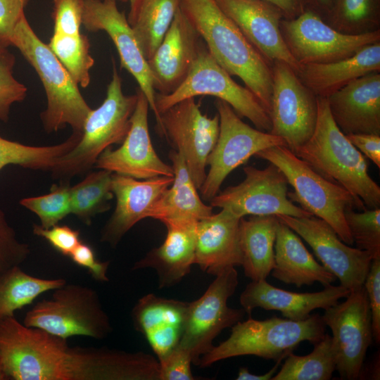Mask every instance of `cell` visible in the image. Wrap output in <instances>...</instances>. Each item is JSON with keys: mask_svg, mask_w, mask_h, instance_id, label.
Segmentation results:
<instances>
[{"mask_svg": "<svg viewBox=\"0 0 380 380\" xmlns=\"http://www.w3.org/2000/svg\"><path fill=\"white\" fill-rule=\"evenodd\" d=\"M0 367L8 380H160L152 355L71 347L67 339L26 327L15 316L0 322Z\"/></svg>", "mask_w": 380, "mask_h": 380, "instance_id": "6da1fadb", "label": "cell"}, {"mask_svg": "<svg viewBox=\"0 0 380 380\" xmlns=\"http://www.w3.org/2000/svg\"><path fill=\"white\" fill-rule=\"evenodd\" d=\"M180 7L215 61L239 77L269 113L272 69L215 0H181Z\"/></svg>", "mask_w": 380, "mask_h": 380, "instance_id": "7a4b0ae2", "label": "cell"}, {"mask_svg": "<svg viewBox=\"0 0 380 380\" xmlns=\"http://www.w3.org/2000/svg\"><path fill=\"white\" fill-rule=\"evenodd\" d=\"M293 153L323 177L346 189L367 208L380 207V187L369 175L365 156L334 122L327 98L318 97L313 134Z\"/></svg>", "mask_w": 380, "mask_h": 380, "instance_id": "3957f363", "label": "cell"}, {"mask_svg": "<svg viewBox=\"0 0 380 380\" xmlns=\"http://www.w3.org/2000/svg\"><path fill=\"white\" fill-rule=\"evenodd\" d=\"M11 46L16 47L34 69L44 86L47 106L41 113L47 133L70 125L82 132L92 110L82 96L77 84L55 54L35 34L24 15L15 28Z\"/></svg>", "mask_w": 380, "mask_h": 380, "instance_id": "277c9868", "label": "cell"}, {"mask_svg": "<svg viewBox=\"0 0 380 380\" xmlns=\"http://www.w3.org/2000/svg\"><path fill=\"white\" fill-rule=\"evenodd\" d=\"M325 334V324L319 314L302 321L277 317L257 320L249 317L232 326L228 338L202 355L197 366L207 367L216 362L241 355L284 360L301 342L306 341L315 345Z\"/></svg>", "mask_w": 380, "mask_h": 380, "instance_id": "5b68a950", "label": "cell"}, {"mask_svg": "<svg viewBox=\"0 0 380 380\" xmlns=\"http://www.w3.org/2000/svg\"><path fill=\"white\" fill-rule=\"evenodd\" d=\"M255 156L274 164L283 172L294 190L288 192L292 201L327 222L345 243L353 244L345 213L349 209H366L362 202L341 186L323 177L285 146L263 149Z\"/></svg>", "mask_w": 380, "mask_h": 380, "instance_id": "8992f818", "label": "cell"}, {"mask_svg": "<svg viewBox=\"0 0 380 380\" xmlns=\"http://www.w3.org/2000/svg\"><path fill=\"white\" fill-rule=\"evenodd\" d=\"M137 99V93L124 94L122 80L113 65L103 102L89 113L77 145L61 157L51 170L53 178L69 181L87 172L104 150L113 144H121L130 128Z\"/></svg>", "mask_w": 380, "mask_h": 380, "instance_id": "52a82bcc", "label": "cell"}, {"mask_svg": "<svg viewBox=\"0 0 380 380\" xmlns=\"http://www.w3.org/2000/svg\"><path fill=\"white\" fill-rule=\"evenodd\" d=\"M51 292L50 298L26 312L24 325L65 339L83 336L101 340L112 332L110 318L94 289L65 283Z\"/></svg>", "mask_w": 380, "mask_h": 380, "instance_id": "ba28073f", "label": "cell"}, {"mask_svg": "<svg viewBox=\"0 0 380 380\" xmlns=\"http://www.w3.org/2000/svg\"><path fill=\"white\" fill-rule=\"evenodd\" d=\"M201 95L213 96L225 101L240 117L248 119L255 128L270 132V118L260 101L248 88L232 78L213 57L203 41L182 84L169 94H156V110L160 115L179 101Z\"/></svg>", "mask_w": 380, "mask_h": 380, "instance_id": "9c48e42d", "label": "cell"}, {"mask_svg": "<svg viewBox=\"0 0 380 380\" xmlns=\"http://www.w3.org/2000/svg\"><path fill=\"white\" fill-rule=\"evenodd\" d=\"M215 106L220 120L219 136L208 156L209 169L199 189L203 199L208 201L218 194L226 177L251 156L270 147L286 146L281 137L245 123L225 101L217 99Z\"/></svg>", "mask_w": 380, "mask_h": 380, "instance_id": "30bf717a", "label": "cell"}, {"mask_svg": "<svg viewBox=\"0 0 380 380\" xmlns=\"http://www.w3.org/2000/svg\"><path fill=\"white\" fill-rule=\"evenodd\" d=\"M280 30L290 53L300 65L345 59L365 46L380 42V30L360 34L342 33L309 8L295 18H283Z\"/></svg>", "mask_w": 380, "mask_h": 380, "instance_id": "8fae6325", "label": "cell"}, {"mask_svg": "<svg viewBox=\"0 0 380 380\" xmlns=\"http://www.w3.org/2000/svg\"><path fill=\"white\" fill-rule=\"evenodd\" d=\"M235 267H229L215 275L204 293L189 303L184 329L179 346L191 355L197 366L200 357L214 346L213 342L222 331L243 318V309L227 305L228 299L238 286Z\"/></svg>", "mask_w": 380, "mask_h": 380, "instance_id": "7c38bea8", "label": "cell"}, {"mask_svg": "<svg viewBox=\"0 0 380 380\" xmlns=\"http://www.w3.org/2000/svg\"><path fill=\"white\" fill-rule=\"evenodd\" d=\"M272 69L270 133L283 139L286 147L293 152L313 134L317 120L318 96L287 63L275 61Z\"/></svg>", "mask_w": 380, "mask_h": 380, "instance_id": "4fadbf2b", "label": "cell"}, {"mask_svg": "<svg viewBox=\"0 0 380 380\" xmlns=\"http://www.w3.org/2000/svg\"><path fill=\"white\" fill-rule=\"evenodd\" d=\"M243 170L244 179L219 191L210 201V205L227 209L240 218L246 215H312L289 198L288 180L274 164L269 163L263 169L249 165Z\"/></svg>", "mask_w": 380, "mask_h": 380, "instance_id": "5bb4252c", "label": "cell"}, {"mask_svg": "<svg viewBox=\"0 0 380 380\" xmlns=\"http://www.w3.org/2000/svg\"><path fill=\"white\" fill-rule=\"evenodd\" d=\"M346 300L327 309L322 315L330 328L336 369L341 379L360 378L372 329L369 301L364 286L350 291Z\"/></svg>", "mask_w": 380, "mask_h": 380, "instance_id": "9a60e30c", "label": "cell"}, {"mask_svg": "<svg viewBox=\"0 0 380 380\" xmlns=\"http://www.w3.org/2000/svg\"><path fill=\"white\" fill-rule=\"evenodd\" d=\"M160 118L159 132L182 155L199 189L205 179L208 156L219 136L218 114L213 118L203 114L195 97H190L167 108Z\"/></svg>", "mask_w": 380, "mask_h": 380, "instance_id": "2e32d148", "label": "cell"}, {"mask_svg": "<svg viewBox=\"0 0 380 380\" xmlns=\"http://www.w3.org/2000/svg\"><path fill=\"white\" fill-rule=\"evenodd\" d=\"M311 247L322 265L349 291L363 286L372 255L345 243L324 220L311 215H276Z\"/></svg>", "mask_w": 380, "mask_h": 380, "instance_id": "e0dca14e", "label": "cell"}, {"mask_svg": "<svg viewBox=\"0 0 380 380\" xmlns=\"http://www.w3.org/2000/svg\"><path fill=\"white\" fill-rule=\"evenodd\" d=\"M138 99L131 117L129 132L115 150L107 148L98 157L94 167L137 179L156 177H174L172 165L163 162L156 153L148 131L149 103L138 88Z\"/></svg>", "mask_w": 380, "mask_h": 380, "instance_id": "ac0fdd59", "label": "cell"}, {"mask_svg": "<svg viewBox=\"0 0 380 380\" xmlns=\"http://www.w3.org/2000/svg\"><path fill=\"white\" fill-rule=\"evenodd\" d=\"M82 25L89 32L105 31L118 52L122 67L136 80L156 117V91L148 62L144 58L124 12L119 11L116 0H84Z\"/></svg>", "mask_w": 380, "mask_h": 380, "instance_id": "d6986e66", "label": "cell"}, {"mask_svg": "<svg viewBox=\"0 0 380 380\" xmlns=\"http://www.w3.org/2000/svg\"><path fill=\"white\" fill-rule=\"evenodd\" d=\"M203 42L181 7L158 47L147 61L156 93L169 94L185 80Z\"/></svg>", "mask_w": 380, "mask_h": 380, "instance_id": "ffe728a7", "label": "cell"}, {"mask_svg": "<svg viewBox=\"0 0 380 380\" xmlns=\"http://www.w3.org/2000/svg\"><path fill=\"white\" fill-rule=\"evenodd\" d=\"M251 44L271 65L287 63L298 73L300 65L285 44L280 30L282 12L265 0H215Z\"/></svg>", "mask_w": 380, "mask_h": 380, "instance_id": "44dd1931", "label": "cell"}, {"mask_svg": "<svg viewBox=\"0 0 380 380\" xmlns=\"http://www.w3.org/2000/svg\"><path fill=\"white\" fill-rule=\"evenodd\" d=\"M172 181L173 177L137 179L113 173L112 191L116 198V205L101 230V241L113 247L116 246L132 227L148 217L151 209Z\"/></svg>", "mask_w": 380, "mask_h": 380, "instance_id": "7402d4cb", "label": "cell"}, {"mask_svg": "<svg viewBox=\"0 0 380 380\" xmlns=\"http://www.w3.org/2000/svg\"><path fill=\"white\" fill-rule=\"evenodd\" d=\"M327 99L334 122L345 135H380L379 72L354 80Z\"/></svg>", "mask_w": 380, "mask_h": 380, "instance_id": "603a6c76", "label": "cell"}, {"mask_svg": "<svg viewBox=\"0 0 380 380\" xmlns=\"http://www.w3.org/2000/svg\"><path fill=\"white\" fill-rule=\"evenodd\" d=\"M189 303L148 293L132 308L134 327L145 337L158 360L179 345Z\"/></svg>", "mask_w": 380, "mask_h": 380, "instance_id": "cb8c5ba5", "label": "cell"}, {"mask_svg": "<svg viewBox=\"0 0 380 380\" xmlns=\"http://www.w3.org/2000/svg\"><path fill=\"white\" fill-rule=\"evenodd\" d=\"M350 292L341 285L325 286L318 292H291L275 287L264 279L250 282L241 293L239 300L249 316L253 310L260 308L279 311L289 319L302 321L308 318L314 310H325L334 305Z\"/></svg>", "mask_w": 380, "mask_h": 380, "instance_id": "d4e9b609", "label": "cell"}, {"mask_svg": "<svg viewBox=\"0 0 380 380\" xmlns=\"http://www.w3.org/2000/svg\"><path fill=\"white\" fill-rule=\"evenodd\" d=\"M240 217L227 209L197 222L194 265L217 275L229 267L241 265L239 228Z\"/></svg>", "mask_w": 380, "mask_h": 380, "instance_id": "484cf974", "label": "cell"}, {"mask_svg": "<svg viewBox=\"0 0 380 380\" xmlns=\"http://www.w3.org/2000/svg\"><path fill=\"white\" fill-rule=\"evenodd\" d=\"M197 222L172 219L163 220L161 222L167 229L163 243L136 262L132 270H154L160 288H169L180 282L194 265Z\"/></svg>", "mask_w": 380, "mask_h": 380, "instance_id": "4316f807", "label": "cell"}, {"mask_svg": "<svg viewBox=\"0 0 380 380\" xmlns=\"http://www.w3.org/2000/svg\"><path fill=\"white\" fill-rule=\"evenodd\" d=\"M274 251L272 275L285 284L300 287L319 282L325 287L336 279L315 259L299 236L281 220L277 228Z\"/></svg>", "mask_w": 380, "mask_h": 380, "instance_id": "83f0119b", "label": "cell"}, {"mask_svg": "<svg viewBox=\"0 0 380 380\" xmlns=\"http://www.w3.org/2000/svg\"><path fill=\"white\" fill-rule=\"evenodd\" d=\"M380 71V42L365 46L354 55L328 63L300 65V80L318 97L327 98L354 80Z\"/></svg>", "mask_w": 380, "mask_h": 380, "instance_id": "f1b7e54d", "label": "cell"}, {"mask_svg": "<svg viewBox=\"0 0 380 380\" xmlns=\"http://www.w3.org/2000/svg\"><path fill=\"white\" fill-rule=\"evenodd\" d=\"M174 172L173 181L148 213V217L199 221L213 213V207L203 202L198 194L182 155L176 150L169 153Z\"/></svg>", "mask_w": 380, "mask_h": 380, "instance_id": "f546056e", "label": "cell"}, {"mask_svg": "<svg viewBox=\"0 0 380 380\" xmlns=\"http://www.w3.org/2000/svg\"><path fill=\"white\" fill-rule=\"evenodd\" d=\"M276 215L240 219L239 228L241 265L251 281L266 279L274 267V246L279 223Z\"/></svg>", "mask_w": 380, "mask_h": 380, "instance_id": "4dcf8cb0", "label": "cell"}, {"mask_svg": "<svg viewBox=\"0 0 380 380\" xmlns=\"http://www.w3.org/2000/svg\"><path fill=\"white\" fill-rule=\"evenodd\" d=\"M180 4L181 0H138L129 8L127 21L146 61L160 44Z\"/></svg>", "mask_w": 380, "mask_h": 380, "instance_id": "1f68e13d", "label": "cell"}, {"mask_svg": "<svg viewBox=\"0 0 380 380\" xmlns=\"http://www.w3.org/2000/svg\"><path fill=\"white\" fill-rule=\"evenodd\" d=\"M66 283L65 279H43L15 266L0 276V322L14 317L16 310L28 305L40 295Z\"/></svg>", "mask_w": 380, "mask_h": 380, "instance_id": "d6a6232c", "label": "cell"}, {"mask_svg": "<svg viewBox=\"0 0 380 380\" xmlns=\"http://www.w3.org/2000/svg\"><path fill=\"white\" fill-rule=\"evenodd\" d=\"M81 132H74L63 142L44 146L25 145L0 137V170L8 165L50 171L58 159L79 142Z\"/></svg>", "mask_w": 380, "mask_h": 380, "instance_id": "836d02e7", "label": "cell"}, {"mask_svg": "<svg viewBox=\"0 0 380 380\" xmlns=\"http://www.w3.org/2000/svg\"><path fill=\"white\" fill-rule=\"evenodd\" d=\"M335 369L331 336L325 334L310 353L300 356L291 353L287 355L281 369L271 380H329Z\"/></svg>", "mask_w": 380, "mask_h": 380, "instance_id": "e575fe53", "label": "cell"}, {"mask_svg": "<svg viewBox=\"0 0 380 380\" xmlns=\"http://www.w3.org/2000/svg\"><path fill=\"white\" fill-rule=\"evenodd\" d=\"M112 172L99 169L91 172L79 183L70 186L71 213L89 225L96 215L108 210L112 191Z\"/></svg>", "mask_w": 380, "mask_h": 380, "instance_id": "d590c367", "label": "cell"}, {"mask_svg": "<svg viewBox=\"0 0 380 380\" xmlns=\"http://www.w3.org/2000/svg\"><path fill=\"white\" fill-rule=\"evenodd\" d=\"M322 18L337 31L348 34L380 30V0H332Z\"/></svg>", "mask_w": 380, "mask_h": 380, "instance_id": "8d00e7d4", "label": "cell"}, {"mask_svg": "<svg viewBox=\"0 0 380 380\" xmlns=\"http://www.w3.org/2000/svg\"><path fill=\"white\" fill-rule=\"evenodd\" d=\"M48 46L75 83L87 87L90 83L89 70L94 63L87 36L53 32Z\"/></svg>", "mask_w": 380, "mask_h": 380, "instance_id": "74e56055", "label": "cell"}, {"mask_svg": "<svg viewBox=\"0 0 380 380\" xmlns=\"http://www.w3.org/2000/svg\"><path fill=\"white\" fill-rule=\"evenodd\" d=\"M70 189L69 181H61L51 186L49 194L25 198L19 203L39 217L42 227L50 228L71 213Z\"/></svg>", "mask_w": 380, "mask_h": 380, "instance_id": "f35d334b", "label": "cell"}, {"mask_svg": "<svg viewBox=\"0 0 380 380\" xmlns=\"http://www.w3.org/2000/svg\"><path fill=\"white\" fill-rule=\"evenodd\" d=\"M345 218L356 248L368 251L374 258L380 257V208L359 212L349 209Z\"/></svg>", "mask_w": 380, "mask_h": 380, "instance_id": "ab89813d", "label": "cell"}, {"mask_svg": "<svg viewBox=\"0 0 380 380\" xmlns=\"http://www.w3.org/2000/svg\"><path fill=\"white\" fill-rule=\"evenodd\" d=\"M15 56L8 47L0 46V121L6 122L12 104L23 101L27 87L13 76Z\"/></svg>", "mask_w": 380, "mask_h": 380, "instance_id": "60d3db41", "label": "cell"}, {"mask_svg": "<svg viewBox=\"0 0 380 380\" xmlns=\"http://www.w3.org/2000/svg\"><path fill=\"white\" fill-rule=\"evenodd\" d=\"M30 254L28 244L18 239L0 208V276L13 267L20 266Z\"/></svg>", "mask_w": 380, "mask_h": 380, "instance_id": "b9f144b4", "label": "cell"}, {"mask_svg": "<svg viewBox=\"0 0 380 380\" xmlns=\"http://www.w3.org/2000/svg\"><path fill=\"white\" fill-rule=\"evenodd\" d=\"M84 6V0H53V32L80 34Z\"/></svg>", "mask_w": 380, "mask_h": 380, "instance_id": "7bdbcfd3", "label": "cell"}, {"mask_svg": "<svg viewBox=\"0 0 380 380\" xmlns=\"http://www.w3.org/2000/svg\"><path fill=\"white\" fill-rule=\"evenodd\" d=\"M32 231L34 234L46 239L56 251L65 256H70L81 242L80 231L68 225L56 224L46 229L40 224H34Z\"/></svg>", "mask_w": 380, "mask_h": 380, "instance_id": "ee69618b", "label": "cell"}, {"mask_svg": "<svg viewBox=\"0 0 380 380\" xmlns=\"http://www.w3.org/2000/svg\"><path fill=\"white\" fill-rule=\"evenodd\" d=\"M160 380H194L190 354L178 346L165 357L158 360Z\"/></svg>", "mask_w": 380, "mask_h": 380, "instance_id": "f6af8a7d", "label": "cell"}, {"mask_svg": "<svg viewBox=\"0 0 380 380\" xmlns=\"http://www.w3.org/2000/svg\"><path fill=\"white\" fill-rule=\"evenodd\" d=\"M367 293L372 320V336L380 342V257L372 260L364 284Z\"/></svg>", "mask_w": 380, "mask_h": 380, "instance_id": "bcb514c9", "label": "cell"}, {"mask_svg": "<svg viewBox=\"0 0 380 380\" xmlns=\"http://www.w3.org/2000/svg\"><path fill=\"white\" fill-rule=\"evenodd\" d=\"M28 0H0V46H11V38L25 15Z\"/></svg>", "mask_w": 380, "mask_h": 380, "instance_id": "7dc6e473", "label": "cell"}, {"mask_svg": "<svg viewBox=\"0 0 380 380\" xmlns=\"http://www.w3.org/2000/svg\"><path fill=\"white\" fill-rule=\"evenodd\" d=\"M69 257L76 265L87 269L91 276L97 281H108L107 272L109 261H99L89 245L81 241Z\"/></svg>", "mask_w": 380, "mask_h": 380, "instance_id": "c3c4849f", "label": "cell"}, {"mask_svg": "<svg viewBox=\"0 0 380 380\" xmlns=\"http://www.w3.org/2000/svg\"><path fill=\"white\" fill-rule=\"evenodd\" d=\"M350 143L363 155L380 167V135L351 134L346 135Z\"/></svg>", "mask_w": 380, "mask_h": 380, "instance_id": "681fc988", "label": "cell"}, {"mask_svg": "<svg viewBox=\"0 0 380 380\" xmlns=\"http://www.w3.org/2000/svg\"><path fill=\"white\" fill-rule=\"evenodd\" d=\"M277 6L285 19H293L308 8L306 0H265Z\"/></svg>", "mask_w": 380, "mask_h": 380, "instance_id": "f907efd6", "label": "cell"}, {"mask_svg": "<svg viewBox=\"0 0 380 380\" xmlns=\"http://www.w3.org/2000/svg\"><path fill=\"white\" fill-rule=\"evenodd\" d=\"M283 360H277L276 364L274 367L267 372L264 374L256 375L252 374L249 370L246 367H241L239 370L237 380H271L274 375L277 373L279 365L281 364Z\"/></svg>", "mask_w": 380, "mask_h": 380, "instance_id": "816d5d0a", "label": "cell"}, {"mask_svg": "<svg viewBox=\"0 0 380 380\" xmlns=\"http://www.w3.org/2000/svg\"><path fill=\"white\" fill-rule=\"evenodd\" d=\"M308 8L324 18L329 12L332 0H306Z\"/></svg>", "mask_w": 380, "mask_h": 380, "instance_id": "f5cc1de1", "label": "cell"}, {"mask_svg": "<svg viewBox=\"0 0 380 380\" xmlns=\"http://www.w3.org/2000/svg\"><path fill=\"white\" fill-rule=\"evenodd\" d=\"M119 1H121L123 2H129L130 8L134 7L138 1V0H119Z\"/></svg>", "mask_w": 380, "mask_h": 380, "instance_id": "db71d44e", "label": "cell"}, {"mask_svg": "<svg viewBox=\"0 0 380 380\" xmlns=\"http://www.w3.org/2000/svg\"><path fill=\"white\" fill-rule=\"evenodd\" d=\"M0 380H8L7 376L0 367Z\"/></svg>", "mask_w": 380, "mask_h": 380, "instance_id": "11a10c76", "label": "cell"}]
</instances>
